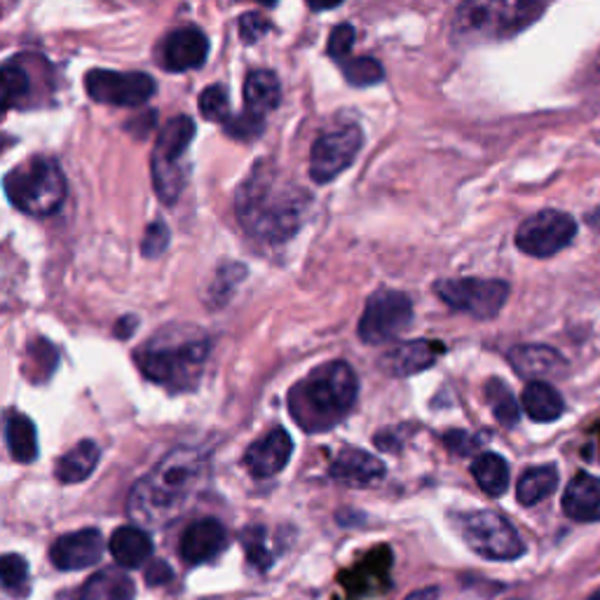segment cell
<instances>
[{
	"label": "cell",
	"mask_w": 600,
	"mask_h": 600,
	"mask_svg": "<svg viewBox=\"0 0 600 600\" xmlns=\"http://www.w3.org/2000/svg\"><path fill=\"white\" fill-rule=\"evenodd\" d=\"M209 469L205 451L193 445H179L138 481L127 500L130 516L146 528H160L174 521L183 506L203 486Z\"/></svg>",
	"instance_id": "obj_1"
},
{
	"label": "cell",
	"mask_w": 600,
	"mask_h": 600,
	"mask_svg": "<svg viewBox=\"0 0 600 600\" xmlns=\"http://www.w3.org/2000/svg\"><path fill=\"white\" fill-rule=\"evenodd\" d=\"M313 197L298 186L280 183L270 169L258 164L237 191L235 209L242 228L268 244H284L294 237Z\"/></svg>",
	"instance_id": "obj_2"
},
{
	"label": "cell",
	"mask_w": 600,
	"mask_h": 600,
	"mask_svg": "<svg viewBox=\"0 0 600 600\" xmlns=\"http://www.w3.org/2000/svg\"><path fill=\"white\" fill-rule=\"evenodd\" d=\"M359 396V378L347 362H327L289 390V413L303 432L321 434L341 425Z\"/></svg>",
	"instance_id": "obj_3"
},
{
	"label": "cell",
	"mask_w": 600,
	"mask_h": 600,
	"mask_svg": "<svg viewBox=\"0 0 600 600\" xmlns=\"http://www.w3.org/2000/svg\"><path fill=\"white\" fill-rule=\"evenodd\" d=\"M211 343L193 329L167 327L142 345L134 359L144 376L172 394L195 390L205 376Z\"/></svg>",
	"instance_id": "obj_4"
},
{
	"label": "cell",
	"mask_w": 600,
	"mask_h": 600,
	"mask_svg": "<svg viewBox=\"0 0 600 600\" xmlns=\"http://www.w3.org/2000/svg\"><path fill=\"white\" fill-rule=\"evenodd\" d=\"M547 0H463L455 34L463 40H506L542 17Z\"/></svg>",
	"instance_id": "obj_5"
},
{
	"label": "cell",
	"mask_w": 600,
	"mask_h": 600,
	"mask_svg": "<svg viewBox=\"0 0 600 600\" xmlns=\"http://www.w3.org/2000/svg\"><path fill=\"white\" fill-rule=\"evenodd\" d=\"M3 188L12 207H17L28 217L45 219L64 205L66 176L57 160L36 156L12 167L3 179Z\"/></svg>",
	"instance_id": "obj_6"
},
{
	"label": "cell",
	"mask_w": 600,
	"mask_h": 600,
	"mask_svg": "<svg viewBox=\"0 0 600 600\" xmlns=\"http://www.w3.org/2000/svg\"><path fill=\"white\" fill-rule=\"evenodd\" d=\"M457 532L463 542L486 561H516L526 553V542L502 514L481 510L457 516Z\"/></svg>",
	"instance_id": "obj_7"
},
{
	"label": "cell",
	"mask_w": 600,
	"mask_h": 600,
	"mask_svg": "<svg viewBox=\"0 0 600 600\" xmlns=\"http://www.w3.org/2000/svg\"><path fill=\"white\" fill-rule=\"evenodd\" d=\"M413 321V303L396 289H378L366 301L359 319V338L366 345H388L396 341Z\"/></svg>",
	"instance_id": "obj_8"
},
{
	"label": "cell",
	"mask_w": 600,
	"mask_h": 600,
	"mask_svg": "<svg viewBox=\"0 0 600 600\" xmlns=\"http://www.w3.org/2000/svg\"><path fill=\"white\" fill-rule=\"evenodd\" d=\"M434 289L445 305L474 319L498 317L510 298V284L502 280H479V277L441 280Z\"/></svg>",
	"instance_id": "obj_9"
},
{
	"label": "cell",
	"mask_w": 600,
	"mask_h": 600,
	"mask_svg": "<svg viewBox=\"0 0 600 600\" xmlns=\"http://www.w3.org/2000/svg\"><path fill=\"white\" fill-rule=\"evenodd\" d=\"M577 235V223L571 213L544 209L532 213L516 230V246L532 258H549L571 246Z\"/></svg>",
	"instance_id": "obj_10"
},
{
	"label": "cell",
	"mask_w": 600,
	"mask_h": 600,
	"mask_svg": "<svg viewBox=\"0 0 600 600\" xmlns=\"http://www.w3.org/2000/svg\"><path fill=\"white\" fill-rule=\"evenodd\" d=\"M87 97L97 103L120 106V109H136L156 95V81L148 73H120L109 69H95L85 75Z\"/></svg>",
	"instance_id": "obj_11"
},
{
	"label": "cell",
	"mask_w": 600,
	"mask_h": 600,
	"mask_svg": "<svg viewBox=\"0 0 600 600\" xmlns=\"http://www.w3.org/2000/svg\"><path fill=\"white\" fill-rule=\"evenodd\" d=\"M364 144V134L357 125L321 134L310 152V174L317 183H329L341 176L355 162Z\"/></svg>",
	"instance_id": "obj_12"
},
{
	"label": "cell",
	"mask_w": 600,
	"mask_h": 600,
	"mask_svg": "<svg viewBox=\"0 0 600 600\" xmlns=\"http://www.w3.org/2000/svg\"><path fill=\"white\" fill-rule=\"evenodd\" d=\"M291 453H294V441L284 427H274L246 449L244 467L254 479H272L289 465Z\"/></svg>",
	"instance_id": "obj_13"
},
{
	"label": "cell",
	"mask_w": 600,
	"mask_h": 600,
	"mask_svg": "<svg viewBox=\"0 0 600 600\" xmlns=\"http://www.w3.org/2000/svg\"><path fill=\"white\" fill-rule=\"evenodd\" d=\"M103 556V535L97 528L75 530L52 544L50 559L59 571H85Z\"/></svg>",
	"instance_id": "obj_14"
},
{
	"label": "cell",
	"mask_w": 600,
	"mask_h": 600,
	"mask_svg": "<svg viewBox=\"0 0 600 600\" xmlns=\"http://www.w3.org/2000/svg\"><path fill=\"white\" fill-rule=\"evenodd\" d=\"M506 359L526 380H559L571 371L567 359L549 345H518L506 352Z\"/></svg>",
	"instance_id": "obj_15"
},
{
	"label": "cell",
	"mask_w": 600,
	"mask_h": 600,
	"mask_svg": "<svg viewBox=\"0 0 600 600\" xmlns=\"http://www.w3.org/2000/svg\"><path fill=\"white\" fill-rule=\"evenodd\" d=\"M164 69L183 73L203 69L209 57V40L197 26H181L164 40Z\"/></svg>",
	"instance_id": "obj_16"
},
{
	"label": "cell",
	"mask_w": 600,
	"mask_h": 600,
	"mask_svg": "<svg viewBox=\"0 0 600 600\" xmlns=\"http://www.w3.org/2000/svg\"><path fill=\"white\" fill-rule=\"evenodd\" d=\"M331 479L338 481L341 486L347 488H371L384 479V465L371 453H366L362 449H343L335 455L333 465L329 467Z\"/></svg>",
	"instance_id": "obj_17"
},
{
	"label": "cell",
	"mask_w": 600,
	"mask_h": 600,
	"mask_svg": "<svg viewBox=\"0 0 600 600\" xmlns=\"http://www.w3.org/2000/svg\"><path fill=\"white\" fill-rule=\"evenodd\" d=\"M441 352L443 350H439L437 343L406 341L384 350L378 359V366L382 374H388L392 378H408L420 371H427V368L439 359Z\"/></svg>",
	"instance_id": "obj_18"
},
{
	"label": "cell",
	"mask_w": 600,
	"mask_h": 600,
	"mask_svg": "<svg viewBox=\"0 0 600 600\" xmlns=\"http://www.w3.org/2000/svg\"><path fill=\"white\" fill-rule=\"evenodd\" d=\"M228 547V532L217 518H199L181 537V556L191 565L209 563Z\"/></svg>",
	"instance_id": "obj_19"
},
{
	"label": "cell",
	"mask_w": 600,
	"mask_h": 600,
	"mask_svg": "<svg viewBox=\"0 0 600 600\" xmlns=\"http://www.w3.org/2000/svg\"><path fill=\"white\" fill-rule=\"evenodd\" d=\"M563 512L579 523L600 521V479L593 474L579 472L573 476L563 492Z\"/></svg>",
	"instance_id": "obj_20"
},
{
	"label": "cell",
	"mask_w": 600,
	"mask_h": 600,
	"mask_svg": "<svg viewBox=\"0 0 600 600\" xmlns=\"http://www.w3.org/2000/svg\"><path fill=\"white\" fill-rule=\"evenodd\" d=\"M109 549L120 567H142L152 556V540L144 528L122 526L111 535Z\"/></svg>",
	"instance_id": "obj_21"
},
{
	"label": "cell",
	"mask_w": 600,
	"mask_h": 600,
	"mask_svg": "<svg viewBox=\"0 0 600 600\" xmlns=\"http://www.w3.org/2000/svg\"><path fill=\"white\" fill-rule=\"evenodd\" d=\"M521 406L535 423H553L565 411L563 396L547 380H530L521 394Z\"/></svg>",
	"instance_id": "obj_22"
},
{
	"label": "cell",
	"mask_w": 600,
	"mask_h": 600,
	"mask_svg": "<svg viewBox=\"0 0 600 600\" xmlns=\"http://www.w3.org/2000/svg\"><path fill=\"white\" fill-rule=\"evenodd\" d=\"M99 457H101V451H99L97 441H91V439L81 441L66 455H61V460L57 463V469H54L57 479L66 486L87 481L91 472L97 469Z\"/></svg>",
	"instance_id": "obj_23"
},
{
	"label": "cell",
	"mask_w": 600,
	"mask_h": 600,
	"mask_svg": "<svg viewBox=\"0 0 600 600\" xmlns=\"http://www.w3.org/2000/svg\"><path fill=\"white\" fill-rule=\"evenodd\" d=\"M282 101V85L272 71H254L244 81V103L246 111L266 115L274 111Z\"/></svg>",
	"instance_id": "obj_24"
},
{
	"label": "cell",
	"mask_w": 600,
	"mask_h": 600,
	"mask_svg": "<svg viewBox=\"0 0 600 600\" xmlns=\"http://www.w3.org/2000/svg\"><path fill=\"white\" fill-rule=\"evenodd\" d=\"M134 596L136 587L132 577L122 571L106 567V571L91 575L85 581L78 600H134Z\"/></svg>",
	"instance_id": "obj_25"
},
{
	"label": "cell",
	"mask_w": 600,
	"mask_h": 600,
	"mask_svg": "<svg viewBox=\"0 0 600 600\" xmlns=\"http://www.w3.org/2000/svg\"><path fill=\"white\" fill-rule=\"evenodd\" d=\"M195 136V122L188 115H176L167 122L162 132L158 134L156 150L152 156L162 158V160H174L179 162L183 158V152L188 150L191 142Z\"/></svg>",
	"instance_id": "obj_26"
},
{
	"label": "cell",
	"mask_w": 600,
	"mask_h": 600,
	"mask_svg": "<svg viewBox=\"0 0 600 600\" xmlns=\"http://www.w3.org/2000/svg\"><path fill=\"white\" fill-rule=\"evenodd\" d=\"M472 476L490 498H500L510 488V465L498 453H481L474 457Z\"/></svg>",
	"instance_id": "obj_27"
},
{
	"label": "cell",
	"mask_w": 600,
	"mask_h": 600,
	"mask_svg": "<svg viewBox=\"0 0 600 600\" xmlns=\"http://www.w3.org/2000/svg\"><path fill=\"white\" fill-rule=\"evenodd\" d=\"M10 455L22 465H30L38 457V432L34 420L24 413H14L5 427Z\"/></svg>",
	"instance_id": "obj_28"
},
{
	"label": "cell",
	"mask_w": 600,
	"mask_h": 600,
	"mask_svg": "<svg viewBox=\"0 0 600 600\" xmlns=\"http://www.w3.org/2000/svg\"><path fill=\"white\" fill-rule=\"evenodd\" d=\"M559 486V469L553 465L532 467L521 476L516 483V500L523 506H535L544 502Z\"/></svg>",
	"instance_id": "obj_29"
},
{
	"label": "cell",
	"mask_w": 600,
	"mask_h": 600,
	"mask_svg": "<svg viewBox=\"0 0 600 600\" xmlns=\"http://www.w3.org/2000/svg\"><path fill=\"white\" fill-rule=\"evenodd\" d=\"M150 174H152V186H156L158 197L164 205H174L183 183H186V174H183V167L174 160H162V158H150Z\"/></svg>",
	"instance_id": "obj_30"
},
{
	"label": "cell",
	"mask_w": 600,
	"mask_h": 600,
	"mask_svg": "<svg viewBox=\"0 0 600 600\" xmlns=\"http://www.w3.org/2000/svg\"><path fill=\"white\" fill-rule=\"evenodd\" d=\"M486 402L495 415L498 423L504 427H516L521 413H518V404L516 396L512 394V390L506 388V384L498 378H490L486 384Z\"/></svg>",
	"instance_id": "obj_31"
},
{
	"label": "cell",
	"mask_w": 600,
	"mask_h": 600,
	"mask_svg": "<svg viewBox=\"0 0 600 600\" xmlns=\"http://www.w3.org/2000/svg\"><path fill=\"white\" fill-rule=\"evenodd\" d=\"M57 347L45 338H38L26 350V376L34 382H48L57 371Z\"/></svg>",
	"instance_id": "obj_32"
},
{
	"label": "cell",
	"mask_w": 600,
	"mask_h": 600,
	"mask_svg": "<svg viewBox=\"0 0 600 600\" xmlns=\"http://www.w3.org/2000/svg\"><path fill=\"white\" fill-rule=\"evenodd\" d=\"M244 277H246V268L240 264L221 266L207 289V303L211 307H223L230 298H233Z\"/></svg>",
	"instance_id": "obj_33"
},
{
	"label": "cell",
	"mask_w": 600,
	"mask_h": 600,
	"mask_svg": "<svg viewBox=\"0 0 600 600\" xmlns=\"http://www.w3.org/2000/svg\"><path fill=\"white\" fill-rule=\"evenodd\" d=\"M30 89L28 75L17 64L0 66V113L14 109Z\"/></svg>",
	"instance_id": "obj_34"
},
{
	"label": "cell",
	"mask_w": 600,
	"mask_h": 600,
	"mask_svg": "<svg viewBox=\"0 0 600 600\" xmlns=\"http://www.w3.org/2000/svg\"><path fill=\"white\" fill-rule=\"evenodd\" d=\"M345 81L355 87H371L382 83L384 71L380 66V61H376L374 57H347L345 61H341Z\"/></svg>",
	"instance_id": "obj_35"
},
{
	"label": "cell",
	"mask_w": 600,
	"mask_h": 600,
	"mask_svg": "<svg viewBox=\"0 0 600 600\" xmlns=\"http://www.w3.org/2000/svg\"><path fill=\"white\" fill-rule=\"evenodd\" d=\"M0 584L12 596H28V563L20 553H5L0 556Z\"/></svg>",
	"instance_id": "obj_36"
},
{
	"label": "cell",
	"mask_w": 600,
	"mask_h": 600,
	"mask_svg": "<svg viewBox=\"0 0 600 600\" xmlns=\"http://www.w3.org/2000/svg\"><path fill=\"white\" fill-rule=\"evenodd\" d=\"M225 134L237 138V142H252V138H258L266 130V115H258L252 111H244L240 115H228L223 122Z\"/></svg>",
	"instance_id": "obj_37"
},
{
	"label": "cell",
	"mask_w": 600,
	"mask_h": 600,
	"mask_svg": "<svg viewBox=\"0 0 600 600\" xmlns=\"http://www.w3.org/2000/svg\"><path fill=\"white\" fill-rule=\"evenodd\" d=\"M242 547L246 551V559H249V563L256 565L258 571H268L272 565V551L266 544V530L260 526L246 528L242 532Z\"/></svg>",
	"instance_id": "obj_38"
},
{
	"label": "cell",
	"mask_w": 600,
	"mask_h": 600,
	"mask_svg": "<svg viewBox=\"0 0 600 600\" xmlns=\"http://www.w3.org/2000/svg\"><path fill=\"white\" fill-rule=\"evenodd\" d=\"M199 113L211 122H225L230 115V99L223 85H209L199 95Z\"/></svg>",
	"instance_id": "obj_39"
},
{
	"label": "cell",
	"mask_w": 600,
	"mask_h": 600,
	"mask_svg": "<svg viewBox=\"0 0 600 600\" xmlns=\"http://www.w3.org/2000/svg\"><path fill=\"white\" fill-rule=\"evenodd\" d=\"M355 26L352 24H341V26H335L331 30V36H329V45H327V52L331 59H335L338 64H341V61H345L352 52V48H355Z\"/></svg>",
	"instance_id": "obj_40"
},
{
	"label": "cell",
	"mask_w": 600,
	"mask_h": 600,
	"mask_svg": "<svg viewBox=\"0 0 600 600\" xmlns=\"http://www.w3.org/2000/svg\"><path fill=\"white\" fill-rule=\"evenodd\" d=\"M169 240H172V235H169V228L162 221L150 223L142 242V254L146 258H160L167 252Z\"/></svg>",
	"instance_id": "obj_41"
},
{
	"label": "cell",
	"mask_w": 600,
	"mask_h": 600,
	"mask_svg": "<svg viewBox=\"0 0 600 600\" xmlns=\"http://www.w3.org/2000/svg\"><path fill=\"white\" fill-rule=\"evenodd\" d=\"M240 38L246 42V45H254L258 42L260 38H264L268 30L272 28L270 22L266 17H260V14L256 12H246L240 17Z\"/></svg>",
	"instance_id": "obj_42"
},
{
	"label": "cell",
	"mask_w": 600,
	"mask_h": 600,
	"mask_svg": "<svg viewBox=\"0 0 600 600\" xmlns=\"http://www.w3.org/2000/svg\"><path fill=\"white\" fill-rule=\"evenodd\" d=\"M443 443L449 445V449L455 455H472L476 451V445H479V439L467 434V432H460V429H455V432H449V434L443 437Z\"/></svg>",
	"instance_id": "obj_43"
},
{
	"label": "cell",
	"mask_w": 600,
	"mask_h": 600,
	"mask_svg": "<svg viewBox=\"0 0 600 600\" xmlns=\"http://www.w3.org/2000/svg\"><path fill=\"white\" fill-rule=\"evenodd\" d=\"M174 573L172 567H169V563L164 561H150V565L146 567V584L148 587H164L167 581H172Z\"/></svg>",
	"instance_id": "obj_44"
},
{
	"label": "cell",
	"mask_w": 600,
	"mask_h": 600,
	"mask_svg": "<svg viewBox=\"0 0 600 600\" xmlns=\"http://www.w3.org/2000/svg\"><path fill=\"white\" fill-rule=\"evenodd\" d=\"M136 327H138V319L132 317V315H125L118 321L113 331H115V335L120 338V341H127V338L136 331Z\"/></svg>",
	"instance_id": "obj_45"
},
{
	"label": "cell",
	"mask_w": 600,
	"mask_h": 600,
	"mask_svg": "<svg viewBox=\"0 0 600 600\" xmlns=\"http://www.w3.org/2000/svg\"><path fill=\"white\" fill-rule=\"evenodd\" d=\"M437 598H439V589L437 587H427V589L413 591L406 600H437Z\"/></svg>",
	"instance_id": "obj_46"
},
{
	"label": "cell",
	"mask_w": 600,
	"mask_h": 600,
	"mask_svg": "<svg viewBox=\"0 0 600 600\" xmlns=\"http://www.w3.org/2000/svg\"><path fill=\"white\" fill-rule=\"evenodd\" d=\"M307 5H310L315 12H321V10H333L343 3V0H305Z\"/></svg>",
	"instance_id": "obj_47"
},
{
	"label": "cell",
	"mask_w": 600,
	"mask_h": 600,
	"mask_svg": "<svg viewBox=\"0 0 600 600\" xmlns=\"http://www.w3.org/2000/svg\"><path fill=\"white\" fill-rule=\"evenodd\" d=\"M14 144H17V138L0 132V152H5V150H8L10 146H14Z\"/></svg>",
	"instance_id": "obj_48"
},
{
	"label": "cell",
	"mask_w": 600,
	"mask_h": 600,
	"mask_svg": "<svg viewBox=\"0 0 600 600\" xmlns=\"http://www.w3.org/2000/svg\"><path fill=\"white\" fill-rule=\"evenodd\" d=\"M256 3L266 5V8H274V5H277V0H256Z\"/></svg>",
	"instance_id": "obj_49"
},
{
	"label": "cell",
	"mask_w": 600,
	"mask_h": 600,
	"mask_svg": "<svg viewBox=\"0 0 600 600\" xmlns=\"http://www.w3.org/2000/svg\"><path fill=\"white\" fill-rule=\"evenodd\" d=\"M587 600H600V589H598V591H593V593H591V596H589Z\"/></svg>",
	"instance_id": "obj_50"
},
{
	"label": "cell",
	"mask_w": 600,
	"mask_h": 600,
	"mask_svg": "<svg viewBox=\"0 0 600 600\" xmlns=\"http://www.w3.org/2000/svg\"><path fill=\"white\" fill-rule=\"evenodd\" d=\"M516 600H518V598H516Z\"/></svg>",
	"instance_id": "obj_51"
}]
</instances>
